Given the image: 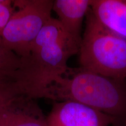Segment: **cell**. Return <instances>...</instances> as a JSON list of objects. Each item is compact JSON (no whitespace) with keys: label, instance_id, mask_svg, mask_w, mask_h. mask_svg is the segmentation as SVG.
<instances>
[{"label":"cell","instance_id":"obj_2","mask_svg":"<svg viewBox=\"0 0 126 126\" xmlns=\"http://www.w3.org/2000/svg\"><path fill=\"white\" fill-rule=\"evenodd\" d=\"M44 98L71 100L114 117L126 126V81H122L79 67L70 68L47 88Z\"/></svg>","mask_w":126,"mask_h":126},{"label":"cell","instance_id":"obj_10","mask_svg":"<svg viewBox=\"0 0 126 126\" xmlns=\"http://www.w3.org/2000/svg\"><path fill=\"white\" fill-rule=\"evenodd\" d=\"M21 95L15 85L0 86V114L16 97Z\"/></svg>","mask_w":126,"mask_h":126},{"label":"cell","instance_id":"obj_7","mask_svg":"<svg viewBox=\"0 0 126 126\" xmlns=\"http://www.w3.org/2000/svg\"><path fill=\"white\" fill-rule=\"evenodd\" d=\"M92 0H54L53 11L68 34L81 44L83 19L91 8Z\"/></svg>","mask_w":126,"mask_h":126},{"label":"cell","instance_id":"obj_1","mask_svg":"<svg viewBox=\"0 0 126 126\" xmlns=\"http://www.w3.org/2000/svg\"><path fill=\"white\" fill-rule=\"evenodd\" d=\"M79 47L57 19L51 17L32 44L28 56L23 59L16 83L20 94L34 99L44 98L47 88L70 70L67 61L78 54Z\"/></svg>","mask_w":126,"mask_h":126},{"label":"cell","instance_id":"obj_5","mask_svg":"<svg viewBox=\"0 0 126 126\" xmlns=\"http://www.w3.org/2000/svg\"><path fill=\"white\" fill-rule=\"evenodd\" d=\"M46 122L47 126H118L114 117L71 100L54 102Z\"/></svg>","mask_w":126,"mask_h":126},{"label":"cell","instance_id":"obj_11","mask_svg":"<svg viewBox=\"0 0 126 126\" xmlns=\"http://www.w3.org/2000/svg\"><path fill=\"white\" fill-rule=\"evenodd\" d=\"M12 2L13 1L0 0V44L3 31L15 11Z\"/></svg>","mask_w":126,"mask_h":126},{"label":"cell","instance_id":"obj_8","mask_svg":"<svg viewBox=\"0 0 126 126\" xmlns=\"http://www.w3.org/2000/svg\"><path fill=\"white\" fill-rule=\"evenodd\" d=\"M90 10L104 28L126 39V0H92Z\"/></svg>","mask_w":126,"mask_h":126},{"label":"cell","instance_id":"obj_9","mask_svg":"<svg viewBox=\"0 0 126 126\" xmlns=\"http://www.w3.org/2000/svg\"><path fill=\"white\" fill-rule=\"evenodd\" d=\"M23 60L0 44V86L16 85Z\"/></svg>","mask_w":126,"mask_h":126},{"label":"cell","instance_id":"obj_3","mask_svg":"<svg viewBox=\"0 0 126 126\" xmlns=\"http://www.w3.org/2000/svg\"><path fill=\"white\" fill-rule=\"evenodd\" d=\"M78 54L80 67L114 79L126 81V39L104 28L91 10L86 16Z\"/></svg>","mask_w":126,"mask_h":126},{"label":"cell","instance_id":"obj_4","mask_svg":"<svg viewBox=\"0 0 126 126\" xmlns=\"http://www.w3.org/2000/svg\"><path fill=\"white\" fill-rule=\"evenodd\" d=\"M52 0L13 1L14 11L3 31L1 45L22 59L28 56L32 44L51 18Z\"/></svg>","mask_w":126,"mask_h":126},{"label":"cell","instance_id":"obj_6","mask_svg":"<svg viewBox=\"0 0 126 126\" xmlns=\"http://www.w3.org/2000/svg\"><path fill=\"white\" fill-rule=\"evenodd\" d=\"M34 100L16 97L0 114V126H47L46 116Z\"/></svg>","mask_w":126,"mask_h":126}]
</instances>
